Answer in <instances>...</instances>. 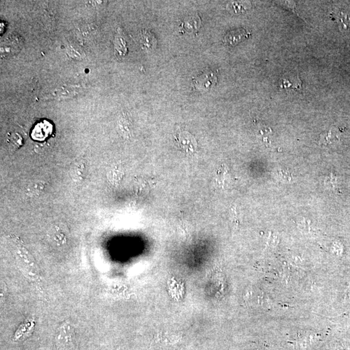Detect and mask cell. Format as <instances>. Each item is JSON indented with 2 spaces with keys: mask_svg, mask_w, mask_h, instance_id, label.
Returning <instances> with one entry per match:
<instances>
[{
  "mask_svg": "<svg viewBox=\"0 0 350 350\" xmlns=\"http://www.w3.org/2000/svg\"><path fill=\"white\" fill-rule=\"evenodd\" d=\"M180 147L186 153H195L197 150V142L191 134L187 132H180L175 137Z\"/></svg>",
  "mask_w": 350,
  "mask_h": 350,
  "instance_id": "6da1fadb",
  "label": "cell"
},
{
  "mask_svg": "<svg viewBox=\"0 0 350 350\" xmlns=\"http://www.w3.org/2000/svg\"><path fill=\"white\" fill-rule=\"evenodd\" d=\"M53 132V125L47 121L37 123L31 132V137L33 140L42 141L50 136Z\"/></svg>",
  "mask_w": 350,
  "mask_h": 350,
  "instance_id": "7a4b0ae2",
  "label": "cell"
},
{
  "mask_svg": "<svg viewBox=\"0 0 350 350\" xmlns=\"http://www.w3.org/2000/svg\"><path fill=\"white\" fill-rule=\"evenodd\" d=\"M23 41L20 37L11 36L1 42V53L3 56L8 57L19 52L22 46Z\"/></svg>",
  "mask_w": 350,
  "mask_h": 350,
  "instance_id": "3957f363",
  "label": "cell"
},
{
  "mask_svg": "<svg viewBox=\"0 0 350 350\" xmlns=\"http://www.w3.org/2000/svg\"><path fill=\"white\" fill-rule=\"evenodd\" d=\"M250 35V33L247 32L244 29H235L225 35L224 42L226 45L233 46L241 42L243 40L248 38Z\"/></svg>",
  "mask_w": 350,
  "mask_h": 350,
  "instance_id": "277c9868",
  "label": "cell"
},
{
  "mask_svg": "<svg viewBox=\"0 0 350 350\" xmlns=\"http://www.w3.org/2000/svg\"><path fill=\"white\" fill-rule=\"evenodd\" d=\"M217 82V76L212 72H207L198 77L195 81L196 86L200 90H207Z\"/></svg>",
  "mask_w": 350,
  "mask_h": 350,
  "instance_id": "5b68a950",
  "label": "cell"
},
{
  "mask_svg": "<svg viewBox=\"0 0 350 350\" xmlns=\"http://www.w3.org/2000/svg\"><path fill=\"white\" fill-rule=\"evenodd\" d=\"M336 21H337L338 26L342 32H350V16L348 14L339 12L337 15L335 16Z\"/></svg>",
  "mask_w": 350,
  "mask_h": 350,
  "instance_id": "8992f818",
  "label": "cell"
},
{
  "mask_svg": "<svg viewBox=\"0 0 350 350\" xmlns=\"http://www.w3.org/2000/svg\"><path fill=\"white\" fill-rule=\"evenodd\" d=\"M338 135L337 132L331 130L327 133L322 134L320 136L319 144L320 145L324 144V145H328V144H332L338 141Z\"/></svg>",
  "mask_w": 350,
  "mask_h": 350,
  "instance_id": "52a82bcc",
  "label": "cell"
},
{
  "mask_svg": "<svg viewBox=\"0 0 350 350\" xmlns=\"http://www.w3.org/2000/svg\"><path fill=\"white\" fill-rule=\"evenodd\" d=\"M155 37L151 33L144 32L142 35L141 43L144 48L150 49L154 46V41H156Z\"/></svg>",
  "mask_w": 350,
  "mask_h": 350,
  "instance_id": "ba28073f",
  "label": "cell"
},
{
  "mask_svg": "<svg viewBox=\"0 0 350 350\" xmlns=\"http://www.w3.org/2000/svg\"><path fill=\"white\" fill-rule=\"evenodd\" d=\"M249 2H232L230 4L235 13H243L248 10Z\"/></svg>",
  "mask_w": 350,
  "mask_h": 350,
  "instance_id": "9c48e42d",
  "label": "cell"
},
{
  "mask_svg": "<svg viewBox=\"0 0 350 350\" xmlns=\"http://www.w3.org/2000/svg\"><path fill=\"white\" fill-rule=\"evenodd\" d=\"M9 143L14 147L20 148L23 145V139L19 134L14 133L10 136L9 139Z\"/></svg>",
  "mask_w": 350,
  "mask_h": 350,
  "instance_id": "30bf717a",
  "label": "cell"
},
{
  "mask_svg": "<svg viewBox=\"0 0 350 350\" xmlns=\"http://www.w3.org/2000/svg\"><path fill=\"white\" fill-rule=\"evenodd\" d=\"M200 23H201V21H200L199 17H198L197 19H195V17H193L185 21L183 25L186 29H194L193 28H195V27L196 29L198 26H199Z\"/></svg>",
  "mask_w": 350,
  "mask_h": 350,
  "instance_id": "8fae6325",
  "label": "cell"
}]
</instances>
